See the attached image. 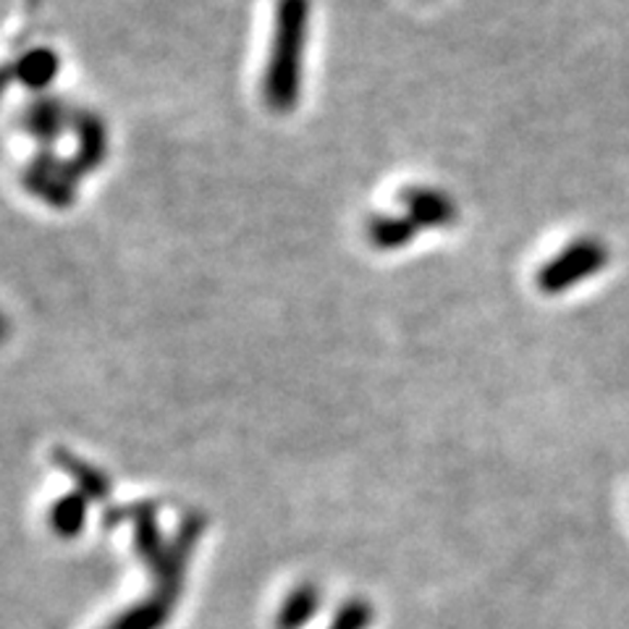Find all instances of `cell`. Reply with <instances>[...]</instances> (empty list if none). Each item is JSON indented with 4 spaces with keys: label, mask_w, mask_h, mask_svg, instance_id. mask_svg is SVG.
<instances>
[{
    "label": "cell",
    "mask_w": 629,
    "mask_h": 629,
    "mask_svg": "<svg viewBox=\"0 0 629 629\" xmlns=\"http://www.w3.org/2000/svg\"><path fill=\"white\" fill-rule=\"evenodd\" d=\"M367 241L378 249V252H393L412 245V239L419 234L415 221L410 215H372L367 221Z\"/></svg>",
    "instance_id": "9"
},
{
    "label": "cell",
    "mask_w": 629,
    "mask_h": 629,
    "mask_svg": "<svg viewBox=\"0 0 629 629\" xmlns=\"http://www.w3.org/2000/svg\"><path fill=\"white\" fill-rule=\"evenodd\" d=\"M71 131L76 137V153L71 163L79 176H87L108 161V127L95 110H76Z\"/></svg>",
    "instance_id": "7"
},
{
    "label": "cell",
    "mask_w": 629,
    "mask_h": 629,
    "mask_svg": "<svg viewBox=\"0 0 629 629\" xmlns=\"http://www.w3.org/2000/svg\"><path fill=\"white\" fill-rule=\"evenodd\" d=\"M87 507L90 498L79 494V490L58 498L50 509L52 533L61 537H76L84 530V522H87Z\"/></svg>",
    "instance_id": "12"
},
{
    "label": "cell",
    "mask_w": 629,
    "mask_h": 629,
    "mask_svg": "<svg viewBox=\"0 0 629 629\" xmlns=\"http://www.w3.org/2000/svg\"><path fill=\"white\" fill-rule=\"evenodd\" d=\"M608 260H612V252L601 239L582 236V239H574L572 245L563 247L556 258H550L537 271L535 284L548 297H559L569 288L595 278L608 265Z\"/></svg>",
    "instance_id": "2"
},
{
    "label": "cell",
    "mask_w": 629,
    "mask_h": 629,
    "mask_svg": "<svg viewBox=\"0 0 629 629\" xmlns=\"http://www.w3.org/2000/svg\"><path fill=\"white\" fill-rule=\"evenodd\" d=\"M58 74H61V58L50 48L26 50L9 66V79L13 76L22 87L39 92V95L56 82Z\"/></svg>",
    "instance_id": "8"
},
{
    "label": "cell",
    "mask_w": 629,
    "mask_h": 629,
    "mask_svg": "<svg viewBox=\"0 0 629 629\" xmlns=\"http://www.w3.org/2000/svg\"><path fill=\"white\" fill-rule=\"evenodd\" d=\"M74 114L76 110H71L61 97L39 95L26 105L22 118H19V123H22V129L37 144L50 147V144H56L58 140H61V134L66 129H71V123H74Z\"/></svg>",
    "instance_id": "4"
},
{
    "label": "cell",
    "mask_w": 629,
    "mask_h": 629,
    "mask_svg": "<svg viewBox=\"0 0 629 629\" xmlns=\"http://www.w3.org/2000/svg\"><path fill=\"white\" fill-rule=\"evenodd\" d=\"M372 621V608L367 601H349L341 606V612L333 619V625L328 629H367Z\"/></svg>",
    "instance_id": "13"
},
{
    "label": "cell",
    "mask_w": 629,
    "mask_h": 629,
    "mask_svg": "<svg viewBox=\"0 0 629 629\" xmlns=\"http://www.w3.org/2000/svg\"><path fill=\"white\" fill-rule=\"evenodd\" d=\"M183 582L157 580L155 593L147 601L134 603L123 614H118L105 629H161L170 619L174 603L179 601Z\"/></svg>",
    "instance_id": "5"
},
{
    "label": "cell",
    "mask_w": 629,
    "mask_h": 629,
    "mask_svg": "<svg viewBox=\"0 0 629 629\" xmlns=\"http://www.w3.org/2000/svg\"><path fill=\"white\" fill-rule=\"evenodd\" d=\"M307 29H310V0H278L268 52L265 74H262V97L275 114H292L301 97L305 79Z\"/></svg>",
    "instance_id": "1"
},
{
    "label": "cell",
    "mask_w": 629,
    "mask_h": 629,
    "mask_svg": "<svg viewBox=\"0 0 629 629\" xmlns=\"http://www.w3.org/2000/svg\"><path fill=\"white\" fill-rule=\"evenodd\" d=\"M406 215L415 221V226L423 228H449L459 218V210L449 194L436 187H406L399 194Z\"/></svg>",
    "instance_id": "6"
},
{
    "label": "cell",
    "mask_w": 629,
    "mask_h": 629,
    "mask_svg": "<svg viewBox=\"0 0 629 629\" xmlns=\"http://www.w3.org/2000/svg\"><path fill=\"white\" fill-rule=\"evenodd\" d=\"M52 462L58 464L63 472H69L74 477L79 494H84L90 501H105L110 496V477L100 472L97 467H92L90 462L71 454L69 449H56L52 451Z\"/></svg>",
    "instance_id": "10"
},
{
    "label": "cell",
    "mask_w": 629,
    "mask_h": 629,
    "mask_svg": "<svg viewBox=\"0 0 629 629\" xmlns=\"http://www.w3.org/2000/svg\"><path fill=\"white\" fill-rule=\"evenodd\" d=\"M82 176L74 168V163L63 161L50 150H43L26 163L22 176V187L29 192L35 200L45 202L52 210H69L76 202V183Z\"/></svg>",
    "instance_id": "3"
},
{
    "label": "cell",
    "mask_w": 629,
    "mask_h": 629,
    "mask_svg": "<svg viewBox=\"0 0 629 629\" xmlns=\"http://www.w3.org/2000/svg\"><path fill=\"white\" fill-rule=\"evenodd\" d=\"M320 608V590L314 585H299L297 590L286 595L281 603V612L275 616V627L278 629H301L307 621L318 614Z\"/></svg>",
    "instance_id": "11"
}]
</instances>
